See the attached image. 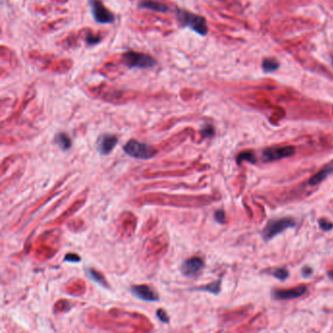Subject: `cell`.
<instances>
[{
    "label": "cell",
    "mask_w": 333,
    "mask_h": 333,
    "mask_svg": "<svg viewBox=\"0 0 333 333\" xmlns=\"http://www.w3.org/2000/svg\"><path fill=\"white\" fill-rule=\"evenodd\" d=\"M55 143L59 146L61 150L68 151L71 147V141L66 133H59L55 137Z\"/></svg>",
    "instance_id": "obj_13"
},
{
    "label": "cell",
    "mask_w": 333,
    "mask_h": 333,
    "mask_svg": "<svg viewBox=\"0 0 333 333\" xmlns=\"http://www.w3.org/2000/svg\"><path fill=\"white\" fill-rule=\"evenodd\" d=\"M139 7L144 8V9L156 11V12H161V13H166L169 11V8L166 4H164L160 1H155V0H142L139 3Z\"/></svg>",
    "instance_id": "obj_12"
},
{
    "label": "cell",
    "mask_w": 333,
    "mask_h": 333,
    "mask_svg": "<svg viewBox=\"0 0 333 333\" xmlns=\"http://www.w3.org/2000/svg\"><path fill=\"white\" fill-rule=\"evenodd\" d=\"M307 292L305 285H298L289 289H275L273 291V297L276 300H291L301 297Z\"/></svg>",
    "instance_id": "obj_7"
},
{
    "label": "cell",
    "mask_w": 333,
    "mask_h": 333,
    "mask_svg": "<svg viewBox=\"0 0 333 333\" xmlns=\"http://www.w3.org/2000/svg\"><path fill=\"white\" fill-rule=\"evenodd\" d=\"M157 318L162 322V323H169V317L167 314L166 312L162 309H159L157 312Z\"/></svg>",
    "instance_id": "obj_20"
},
{
    "label": "cell",
    "mask_w": 333,
    "mask_h": 333,
    "mask_svg": "<svg viewBox=\"0 0 333 333\" xmlns=\"http://www.w3.org/2000/svg\"><path fill=\"white\" fill-rule=\"evenodd\" d=\"M312 273H313V270L311 268H309V267H306V268H304L303 270H302V274L305 276H307V275H309V274H311Z\"/></svg>",
    "instance_id": "obj_25"
},
{
    "label": "cell",
    "mask_w": 333,
    "mask_h": 333,
    "mask_svg": "<svg viewBox=\"0 0 333 333\" xmlns=\"http://www.w3.org/2000/svg\"><path fill=\"white\" fill-rule=\"evenodd\" d=\"M214 134V130L212 126L210 125H207L206 127L202 129V136L203 137H206V136H212Z\"/></svg>",
    "instance_id": "obj_24"
},
{
    "label": "cell",
    "mask_w": 333,
    "mask_h": 333,
    "mask_svg": "<svg viewBox=\"0 0 333 333\" xmlns=\"http://www.w3.org/2000/svg\"><path fill=\"white\" fill-rule=\"evenodd\" d=\"M131 293L139 299L147 302H156L158 300V295L157 292L151 286L146 284L132 286Z\"/></svg>",
    "instance_id": "obj_8"
},
{
    "label": "cell",
    "mask_w": 333,
    "mask_h": 333,
    "mask_svg": "<svg viewBox=\"0 0 333 333\" xmlns=\"http://www.w3.org/2000/svg\"><path fill=\"white\" fill-rule=\"evenodd\" d=\"M125 154L129 157L138 159H149L153 158L157 155V151L147 144L141 143L137 140H130L123 147Z\"/></svg>",
    "instance_id": "obj_4"
},
{
    "label": "cell",
    "mask_w": 333,
    "mask_h": 333,
    "mask_svg": "<svg viewBox=\"0 0 333 333\" xmlns=\"http://www.w3.org/2000/svg\"><path fill=\"white\" fill-rule=\"evenodd\" d=\"M333 172V161L329 162L328 164H326L325 166L323 167L322 170H320L317 174H314L309 181V185L310 186H316L319 185L321 182H323L324 179H326L328 175H330Z\"/></svg>",
    "instance_id": "obj_11"
},
{
    "label": "cell",
    "mask_w": 333,
    "mask_h": 333,
    "mask_svg": "<svg viewBox=\"0 0 333 333\" xmlns=\"http://www.w3.org/2000/svg\"><path fill=\"white\" fill-rule=\"evenodd\" d=\"M332 66H333V58H332Z\"/></svg>",
    "instance_id": "obj_27"
},
{
    "label": "cell",
    "mask_w": 333,
    "mask_h": 333,
    "mask_svg": "<svg viewBox=\"0 0 333 333\" xmlns=\"http://www.w3.org/2000/svg\"><path fill=\"white\" fill-rule=\"evenodd\" d=\"M296 225L292 218H281L270 220L262 232V235L266 240L272 239L275 235L282 234L285 230L293 228Z\"/></svg>",
    "instance_id": "obj_3"
},
{
    "label": "cell",
    "mask_w": 333,
    "mask_h": 333,
    "mask_svg": "<svg viewBox=\"0 0 333 333\" xmlns=\"http://www.w3.org/2000/svg\"><path fill=\"white\" fill-rule=\"evenodd\" d=\"M125 65L130 69H150L157 65V60L154 57L138 52H126L123 56Z\"/></svg>",
    "instance_id": "obj_2"
},
{
    "label": "cell",
    "mask_w": 333,
    "mask_h": 333,
    "mask_svg": "<svg viewBox=\"0 0 333 333\" xmlns=\"http://www.w3.org/2000/svg\"><path fill=\"white\" fill-rule=\"evenodd\" d=\"M177 19L182 27L190 28L199 35H206L208 32L206 20L199 15L189 11L179 10L177 12Z\"/></svg>",
    "instance_id": "obj_1"
},
{
    "label": "cell",
    "mask_w": 333,
    "mask_h": 333,
    "mask_svg": "<svg viewBox=\"0 0 333 333\" xmlns=\"http://www.w3.org/2000/svg\"><path fill=\"white\" fill-rule=\"evenodd\" d=\"M215 219L219 223L225 222V212L223 210H217L215 212Z\"/></svg>",
    "instance_id": "obj_23"
},
{
    "label": "cell",
    "mask_w": 333,
    "mask_h": 333,
    "mask_svg": "<svg viewBox=\"0 0 333 333\" xmlns=\"http://www.w3.org/2000/svg\"><path fill=\"white\" fill-rule=\"evenodd\" d=\"M280 68V63L274 58H266L262 62V69L265 72H274Z\"/></svg>",
    "instance_id": "obj_14"
},
{
    "label": "cell",
    "mask_w": 333,
    "mask_h": 333,
    "mask_svg": "<svg viewBox=\"0 0 333 333\" xmlns=\"http://www.w3.org/2000/svg\"><path fill=\"white\" fill-rule=\"evenodd\" d=\"M101 39L97 36V35H93L91 33H88V35L86 36V42L88 45H95L97 44L98 42H100Z\"/></svg>",
    "instance_id": "obj_21"
},
{
    "label": "cell",
    "mask_w": 333,
    "mask_h": 333,
    "mask_svg": "<svg viewBox=\"0 0 333 333\" xmlns=\"http://www.w3.org/2000/svg\"><path fill=\"white\" fill-rule=\"evenodd\" d=\"M196 289V290H201V291H207L209 293L218 294L221 289V281L214 282L212 284H207L205 286L197 287Z\"/></svg>",
    "instance_id": "obj_15"
},
{
    "label": "cell",
    "mask_w": 333,
    "mask_h": 333,
    "mask_svg": "<svg viewBox=\"0 0 333 333\" xmlns=\"http://www.w3.org/2000/svg\"><path fill=\"white\" fill-rule=\"evenodd\" d=\"M203 267H205V263L201 258L193 257L191 259H188L183 263L181 267V271L184 275L191 278L198 274Z\"/></svg>",
    "instance_id": "obj_9"
},
{
    "label": "cell",
    "mask_w": 333,
    "mask_h": 333,
    "mask_svg": "<svg viewBox=\"0 0 333 333\" xmlns=\"http://www.w3.org/2000/svg\"><path fill=\"white\" fill-rule=\"evenodd\" d=\"M269 274H272L273 276H274L275 279H279L281 281H284L288 278V271L286 269H284V268H278V269H274V270H271L269 272Z\"/></svg>",
    "instance_id": "obj_17"
},
{
    "label": "cell",
    "mask_w": 333,
    "mask_h": 333,
    "mask_svg": "<svg viewBox=\"0 0 333 333\" xmlns=\"http://www.w3.org/2000/svg\"><path fill=\"white\" fill-rule=\"evenodd\" d=\"M94 20L100 24H112L115 22L114 14L108 10L101 0H90L89 2Z\"/></svg>",
    "instance_id": "obj_5"
},
{
    "label": "cell",
    "mask_w": 333,
    "mask_h": 333,
    "mask_svg": "<svg viewBox=\"0 0 333 333\" xmlns=\"http://www.w3.org/2000/svg\"><path fill=\"white\" fill-rule=\"evenodd\" d=\"M81 259L79 257V255L73 254V253H70V254L66 255L65 257V261H68V262H70V263H77V262H79Z\"/></svg>",
    "instance_id": "obj_22"
},
{
    "label": "cell",
    "mask_w": 333,
    "mask_h": 333,
    "mask_svg": "<svg viewBox=\"0 0 333 333\" xmlns=\"http://www.w3.org/2000/svg\"><path fill=\"white\" fill-rule=\"evenodd\" d=\"M118 139L116 135L112 134H103L100 136L97 141V147L101 155L107 156L118 144Z\"/></svg>",
    "instance_id": "obj_10"
},
{
    "label": "cell",
    "mask_w": 333,
    "mask_h": 333,
    "mask_svg": "<svg viewBox=\"0 0 333 333\" xmlns=\"http://www.w3.org/2000/svg\"><path fill=\"white\" fill-rule=\"evenodd\" d=\"M328 276H329L330 280H332L333 281V271H330V272L328 273Z\"/></svg>",
    "instance_id": "obj_26"
},
{
    "label": "cell",
    "mask_w": 333,
    "mask_h": 333,
    "mask_svg": "<svg viewBox=\"0 0 333 333\" xmlns=\"http://www.w3.org/2000/svg\"><path fill=\"white\" fill-rule=\"evenodd\" d=\"M245 159V160H247V161H249V162H252V163L256 162V157L253 155V153H251V152L239 154V156L237 157V162H242Z\"/></svg>",
    "instance_id": "obj_18"
},
{
    "label": "cell",
    "mask_w": 333,
    "mask_h": 333,
    "mask_svg": "<svg viewBox=\"0 0 333 333\" xmlns=\"http://www.w3.org/2000/svg\"><path fill=\"white\" fill-rule=\"evenodd\" d=\"M294 154H295V147L292 146L268 147L262 153V159L265 162H273L275 160L292 157Z\"/></svg>",
    "instance_id": "obj_6"
},
{
    "label": "cell",
    "mask_w": 333,
    "mask_h": 333,
    "mask_svg": "<svg viewBox=\"0 0 333 333\" xmlns=\"http://www.w3.org/2000/svg\"><path fill=\"white\" fill-rule=\"evenodd\" d=\"M319 226H320V228L323 231H324V232H327V231L331 230L333 228L332 223L329 222V221H327L326 219H321V220H319Z\"/></svg>",
    "instance_id": "obj_19"
},
{
    "label": "cell",
    "mask_w": 333,
    "mask_h": 333,
    "mask_svg": "<svg viewBox=\"0 0 333 333\" xmlns=\"http://www.w3.org/2000/svg\"><path fill=\"white\" fill-rule=\"evenodd\" d=\"M87 274H88L89 278L94 281L95 283H98V284H102L104 286H107L108 284L106 283L104 276L101 274H99L98 272L96 270H92V269H89L87 270Z\"/></svg>",
    "instance_id": "obj_16"
}]
</instances>
